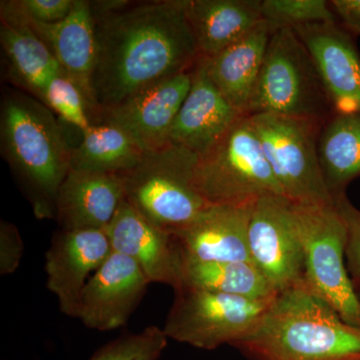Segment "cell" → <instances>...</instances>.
Wrapping results in <instances>:
<instances>
[{
	"instance_id": "cell-7",
	"label": "cell",
	"mask_w": 360,
	"mask_h": 360,
	"mask_svg": "<svg viewBox=\"0 0 360 360\" xmlns=\"http://www.w3.org/2000/svg\"><path fill=\"white\" fill-rule=\"evenodd\" d=\"M292 212L303 248L305 284L343 321L360 328V300L345 262L347 225L338 208L292 203Z\"/></svg>"
},
{
	"instance_id": "cell-6",
	"label": "cell",
	"mask_w": 360,
	"mask_h": 360,
	"mask_svg": "<svg viewBox=\"0 0 360 360\" xmlns=\"http://www.w3.org/2000/svg\"><path fill=\"white\" fill-rule=\"evenodd\" d=\"M194 186L210 205H245L283 195L248 115L240 116L198 158Z\"/></svg>"
},
{
	"instance_id": "cell-24",
	"label": "cell",
	"mask_w": 360,
	"mask_h": 360,
	"mask_svg": "<svg viewBox=\"0 0 360 360\" xmlns=\"http://www.w3.org/2000/svg\"><path fill=\"white\" fill-rule=\"evenodd\" d=\"M71 153L70 169L122 174L136 167L144 151L125 130L112 123H94Z\"/></svg>"
},
{
	"instance_id": "cell-32",
	"label": "cell",
	"mask_w": 360,
	"mask_h": 360,
	"mask_svg": "<svg viewBox=\"0 0 360 360\" xmlns=\"http://www.w3.org/2000/svg\"><path fill=\"white\" fill-rule=\"evenodd\" d=\"M338 23L347 32L360 34V0H331L329 1Z\"/></svg>"
},
{
	"instance_id": "cell-27",
	"label": "cell",
	"mask_w": 360,
	"mask_h": 360,
	"mask_svg": "<svg viewBox=\"0 0 360 360\" xmlns=\"http://www.w3.org/2000/svg\"><path fill=\"white\" fill-rule=\"evenodd\" d=\"M262 14L271 32L314 23L338 22L326 0H262Z\"/></svg>"
},
{
	"instance_id": "cell-9",
	"label": "cell",
	"mask_w": 360,
	"mask_h": 360,
	"mask_svg": "<svg viewBox=\"0 0 360 360\" xmlns=\"http://www.w3.org/2000/svg\"><path fill=\"white\" fill-rule=\"evenodd\" d=\"M174 290L163 331L168 338L205 350L245 338L276 297L255 300L182 285Z\"/></svg>"
},
{
	"instance_id": "cell-17",
	"label": "cell",
	"mask_w": 360,
	"mask_h": 360,
	"mask_svg": "<svg viewBox=\"0 0 360 360\" xmlns=\"http://www.w3.org/2000/svg\"><path fill=\"white\" fill-rule=\"evenodd\" d=\"M243 115L220 94L200 58L193 68L191 90L172 125L169 143L205 155Z\"/></svg>"
},
{
	"instance_id": "cell-18",
	"label": "cell",
	"mask_w": 360,
	"mask_h": 360,
	"mask_svg": "<svg viewBox=\"0 0 360 360\" xmlns=\"http://www.w3.org/2000/svg\"><path fill=\"white\" fill-rule=\"evenodd\" d=\"M124 198L122 175L70 169L59 188L56 220L63 231H106Z\"/></svg>"
},
{
	"instance_id": "cell-2",
	"label": "cell",
	"mask_w": 360,
	"mask_h": 360,
	"mask_svg": "<svg viewBox=\"0 0 360 360\" xmlns=\"http://www.w3.org/2000/svg\"><path fill=\"white\" fill-rule=\"evenodd\" d=\"M233 347L251 360H360V328L343 321L303 279L277 293Z\"/></svg>"
},
{
	"instance_id": "cell-22",
	"label": "cell",
	"mask_w": 360,
	"mask_h": 360,
	"mask_svg": "<svg viewBox=\"0 0 360 360\" xmlns=\"http://www.w3.org/2000/svg\"><path fill=\"white\" fill-rule=\"evenodd\" d=\"M272 32L264 20L212 58H200L208 77L236 110L246 115Z\"/></svg>"
},
{
	"instance_id": "cell-25",
	"label": "cell",
	"mask_w": 360,
	"mask_h": 360,
	"mask_svg": "<svg viewBox=\"0 0 360 360\" xmlns=\"http://www.w3.org/2000/svg\"><path fill=\"white\" fill-rule=\"evenodd\" d=\"M181 285L255 300H271L277 295L255 264L248 262H182Z\"/></svg>"
},
{
	"instance_id": "cell-19",
	"label": "cell",
	"mask_w": 360,
	"mask_h": 360,
	"mask_svg": "<svg viewBox=\"0 0 360 360\" xmlns=\"http://www.w3.org/2000/svg\"><path fill=\"white\" fill-rule=\"evenodd\" d=\"M0 44L9 82L39 99L45 85L61 68L9 1L0 4Z\"/></svg>"
},
{
	"instance_id": "cell-28",
	"label": "cell",
	"mask_w": 360,
	"mask_h": 360,
	"mask_svg": "<svg viewBox=\"0 0 360 360\" xmlns=\"http://www.w3.org/2000/svg\"><path fill=\"white\" fill-rule=\"evenodd\" d=\"M162 328L151 326L127 333L104 345L89 360H158L167 347Z\"/></svg>"
},
{
	"instance_id": "cell-10",
	"label": "cell",
	"mask_w": 360,
	"mask_h": 360,
	"mask_svg": "<svg viewBox=\"0 0 360 360\" xmlns=\"http://www.w3.org/2000/svg\"><path fill=\"white\" fill-rule=\"evenodd\" d=\"M250 262L276 293L302 283L304 257L293 217L292 203L283 195L255 202L248 226Z\"/></svg>"
},
{
	"instance_id": "cell-21",
	"label": "cell",
	"mask_w": 360,
	"mask_h": 360,
	"mask_svg": "<svg viewBox=\"0 0 360 360\" xmlns=\"http://www.w3.org/2000/svg\"><path fill=\"white\" fill-rule=\"evenodd\" d=\"M262 0H187L186 16L200 58H212L262 21Z\"/></svg>"
},
{
	"instance_id": "cell-3",
	"label": "cell",
	"mask_w": 360,
	"mask_h": 360,
	"mask_svg": "<svg viewBox=\"0 0 360 360\" xmlns=\"http://www.w3.org/2000/svg\"><path fill=\"white\" fill-rule=\"evenodd\" d=\"M0 146L35 217L56 219L73 148L58 117L37 97L7 87L0 105Z\"/></svg>"
},
{
	"instance_id": "cell-20",
	"label": "cell",
	"mask_w": 360,
	"mask_h": 360,
	"mask_svg": "<svg viewBox=\"0 0 360 360\" xmlns=\"http://www.w3.org/2000/svg\"><path fill=\"white\" fill-rule=\"evenodd\" d=\"M25 20L49 47L60 68L80 85L94 103L90 77L96 63L97 40L96 20L90 1L75 0L70 14L58 22Z\"/></svg>"
},
{
	"instance_id": "cell-16",
	"label": "cell",
	"mask_w": 360,
	"mask_h": 360,
	"mask_svg": "<svg viewBox=\"0 0 360 360\" xmlns=\"http://www.w3.org/2000/svg\"><path fill=\"white\" fill-rule=\"evenodd\" d=\"M106 232L112 251L134 260L151 283L179 286L182 259L174 236L151 224L125 198Z\"/></svg>"
},
{
	"instance_id": "cell-1",
	"label": "cell",
	"mask_w": 360,
	"mask_h": 360,
	"mask_svg": "<svg viewBox=\"0 0 360 360\" xmlns=\"http://www.w3.org/2000/svg\"><path fill=\"white\" fill-rule=\"evenodd\" d=\"M186 4L187 0L146 2L94 16L97 58L90 91L99 115L193 70L200 56Z\"/></svg>"
},
{
	"instance_id": "cell-12",
	"label": "cell",
	"mask_w": 360,
	"mask_h": 360,
	"mask_svg": "<svg viewBox=\"0 0 360 360\" xmlns=\"http://www.w3.org/2000/svg\"><path fill=\"white\" fill-rule=\"evenodd\" d=\"M111 252L110 238L103 229H59L53 234L45 255L46 286L58 297L63 314L77 319L85 284Z\"/></svg>"
},
{
	"instance_id": "cell-23",
	"label": "cell",
	"mask_w": 360,
	"mask_h": 360,
	"mask_svg": "<svg viewBox=\"0 0 360 360\" xmlns=\"http://www.w3.org/2000/svg\"><path fill=\"white\" fill-rule=\"evenodd\" d=\"M317 153L333 202L360 177V115H333L319 131Z\"/></svg>"
},
{
	"instance_id": "cell-5",
	"label": "cell",
	"mask_w": 360,
	"mask_h": 360,
	"mask_svg": "<svg viewBox=\"0 0 360 360\" xmlns=\"http://www.w3.org/2000/svg\"><path fill=\"white\" fill-rule=\"evenodd\" d=\"M198 158L172 143L144 153L136 167L120 174L125 200L162 231H180L210 205L194 186Z\"/></svg>"
},
{
	"instance_id": "cell-30",
	"label": "cell",
	"mask_w": 360,
	"mask_h": 360,
	"mask_svg": "<svg viewBox=\"0 0 360 360\" xmlns=\"http://www.w3.org/2000/svg\"><path fill=\"white\" fill-rule=\"evenodd\" d=\"M75 0H13L11 6L28 20L56 23L70 14Z\"/></svg>"
},
{
	"instance_id": "cell-33",
	"label": "cell",
	"mask_w": 360,
	"mask_h": 360,
	"mask_svg": "<svg viewBox=\"0 0 360 360\" xmlns=\"http://www.w3.org/2000/svg\"><path fill=\"white\" fill-rule=\"evenodd\" d=\"M356 292H357V295H359V300H360V285L359 286H357L356 288Z\"/></svg>"
},
{
	"instance_id": "cell-31",
	"label": "cell",
	"mask_w": 360,
	"mask_h": 360,
	"mask_svg": "<svg viewBox=\"0 0 360 360\" xmlns=\"http://www.w3.org/2000/svg\"><path fill=\"white\" fill-rule=\"evenodd\" d=\"M23 245L20 231L15 225L1 220L0 222V274H13L20 266Z\"/></svg>"
},
{
	"instance_id": "cell-4",
	"label": "cell",
	"mask_w": 360,
	"mask_h": 360,
	"mask_svg": "<svg viewBox=\"0 0 360 360\" xmlns=\"http://www.w3.org/2000/svg\"><path fill=\"white\" fill-rule=\"evenodd\" d=\"M274 115L323 124L333 106L314 58L292 28L272 32L246 115Z\"/></svg>"
},
{
	"instance_id": "cell-8",
	"label": "cell",
	"mask_w": 360,
	"mask_h": 360,
	"mask_svg": "<svg viewBox=\"0 0 360 360\" xmlns=\"http://www.w3.org/2000/svg\"><path fill=\"white\" fill-rule=\"evenodd\" d=\"M248 116L283 195L295 205H335L317 153L323 124L281 115Z\"/></svg>"
},
{
	"instance_id": "cell-11",
	"label": "cell",
	"mask_w": 360,
	"mask_h": 360,
	"mask_svg": "<svg viewBox=\"0 0 360 360\" xmlns=\"http://www.w3.org/2000/svg\"><path fill=\"white\" fill-rule=\"evenodd\" d=\"M150 283L134 260L112 251L85 284L77 319L96 330L122 328Z\"/></svg>"
},
{
	"instance_id": "cell-15",
	"label": "cell",
	"mask_w": 360,
	"mask_h": 360,
	"mask_svg": "<svg viewBox=\"0 0 360 360\" xmlns=\"http://www.w3.org/2000/svg\"><path fill=\"white\" fill-rule=\"evenodd\" d=\"M255 202L210 205L172 234L182 262H251L248 234Z\"/></svg>"
},
{
	"instance_id": "cell-14",
	"label": "cell",
	"mask_w": 360,
	"mask_h": 360,
	"mask_svg": "<svg viewBox=\"0 0 360 360\" xmlns=\"http://www.w3.org/2000/svg\"><path fill=\"white\" fill-rule=\"evenodd\" d=\"M311 54L333 115H360V58L338 22L292 28Z\"/></svg>"
},
{
	"instance_id": "cell-13",
	"label": "cell",
	"mask_w": 360,
	"mask_h": 360,
	"mask_svg": "<svg viewBox=\"0 0 360 360\" xmlns=\"http://www.w3.org/2000/svg\"><path fill=\"white\" fill-rule=\"evenodd\" d=\"M193 84V70L142 90L101 113L103 122L125 130L144 151L169 144V135Z\"/></svg>"
},
{
	"instance_id": "cell-26",
	"label": "cell",
	"mask_w": 360,
	"mask_h": 360,
	"mask_svg": "<svg viewBox=\"0 0 360 360\" xmlns=\"http://www.w3.org/2000/svg\"><path fill=\"white\" fill-rule=\"evenodd\" d=\"M39 101L58 116L59 120L79 130L82 134L96 123L94 115H99L84 90L63 68L52 75Z\"/></svg>"
},
{
	"instance_id": "cell-29",
	"label": "cell",
	"mask_w": 360,
	"mask_h": 360,
	"mask_svg": "<svg viewBox=\"0 0 360 360\" xmlns=\"http://www.w3.org/2000/svg\"><path fill=\"white\" fill-rule=\"evenodd\" d=\"M335 205L347 225L345 262L348 274L356 290L360 285V210L350 202L347 194L338 198Z\"/></svg>"
}]
</instances>
